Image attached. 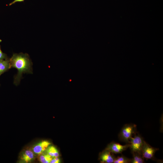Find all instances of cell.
<instances>
[{
  "instance_id": "1",
  "label": "cell",
  "mask_w": 163,
  "mask_h": 163,
  "mask_svg": "<svg viewBox=\"0 0 163 163\" xmlns=\"http://www.w3.org/2000/svg\"><path fill=\"white\" fill-rule=\"evenodd\" d=\"M9 60L11 68H15L18 70L14 77V84L15 85L19 84L23 73H32V63L27 54L14 53Z\"/></svg>"
},
{
  "instance_id": "2",
  "label": "cell",
  "mask_w": 163,
  "mask_h": 163,
  "mask_svg": "<svg viewBox=\"0 0 163 163\" xmlns=\"http://www.w3.org/2000/svg\"><path fill=\"white\" fill-rule=\"evenodd\" d=\"M136 132V125L133 123L127 124L122 128L119 134L118 138L120 141L129 144L130 138Z\"/></svg>"
},
{
  "instance_id": "3",
  "label": "cell",
  "mask_w": 163,
  "mask_h": 163,
  "mask_svg": "<svg viewBox=\"0 0 163 163\" xmlns=\"http://www.w3.org/2000/svg\"><path fill=\"white\" fill-rule=\"evenodd\" d=\"M129 140L130 142L129 148L131 153L137 152L142 155V150L145 142L143 138L139 134L136 135V133L134 135V137H131Z\"/></svg>"
},
{
  "instance_id": "4",
  "label": "cell",
  "mask_w": 163,
  "mask_h": 163,
  "mask_svg": "<svg viewBox=\"0 0 163 163\" xmlns=\"http://www.w3.org/2000/svg\"><path fill=\"white\" fill-rule=\"evenodd\" d=\"M159 149L152 147L145 141L142 150V155L146 160L154 159V155Z\"/></svg>"
},
{
  "instance_id": "5",
  "label": "cell",
  "mask_w": 163,
  "mask_h": 163,
  "mask_svg": "<svg viewBox=\"0 0 163 163\" xmlns=\"http://www.w3.org/2000/svg\"><path fill=\"white\" fill-rule=\"evenodd\" d=\"M130 146V144H127L125 145H121L119 143L112 142L107 146L106 149L111 152L114 154L121 153Z\"/></svg>"
},
{
  "instance_id": "6",
  "label": "cell",
  "mask_w": 163,
  "mask_h": 163,
  "mask_svg": "<svg viewBox=\"0 0 163 163\" xmlns=\"http://www.w3.org/2000/svg\"><path fill=\"white\" fill-rule=\"evenodd\" d=\"M50 144V143L47 141H43L34 147L33 149V152L36 154H41L46 150Z\"/></svg>"
},
{
  "instance_id": "7",
  "label": "cell",
  "mask_w": 163,
  "mask_h": 163,
  "mask_svg": "<svg viewBox=\"0 0 163 163\" xmlns=\"http://www.w3.org/2000/svg\"><path fill=\"white\" fill-rule=\"evenodd\" d=\"M111 152L106 149L100 155L99 158L101 163H113L115 158V156L112 155Z\"/></svg>"
},
{
  "instance_id": "8",
  "label": "cell",
  "mask_w": 163,
  "mask_h": 163,
  "mask_svg": "<svg viewBox=\"0 0 163 163\" xmlns=\"http://www.w3.org/2000/svg\"><path fill=\"white\" fill-rule=\"evenodd\" d=\"M10 68L9 59L0 60V75Z\"/></svg>"
},
{
  "instance_id": "9",
  "label": "cell",
  "mask_w": 163,
  "mask_h": 163,
  "mask_svg": "<svg viewBox=\"0 0 163 163\" xmlns=\"http://www.w3.org/2000/svg\"><path fill=\"white\" fill-rule=\"evenodd\" d=\"M34 157V152L30 150H27L23 153L21 158L24 161L28 163L32 161Z\"/></svg>"
},
{
  "instance_id": "10",
  "label": "cell",
  "mask_w": 163,
  "mask_h": 163,
  "mask_svg": "<svg viewBox=\"0 0 163 163\" xmlns=\"http://www.w3.org/2000/svg\"><path fill=\"white\" fill-rule=\"evenodd\" d=\"M133 158L131 159V163H145L144 158L140 154L135 152L132 153Z\"/></svg>"
},
{
  "instance_id": "11",
  "label": "cell",
  "mask_w": 163,
  "mask_h": 163,
  "mask_svg": "<svg viewBox=\"0 0 163 163\" xmlns=\"http://www.w3.org/2000/svg\"><path fill=\"white\" fill-rule=\"evenodd\" d=\"M46 150L47 154L52 158L59 156V154L58 150L53 146L49 145Z\"/></svg>"
},
{
  "instance_id": "12",
  "label": "cell",
  "mask_w": 163,
  "mask_h": 163,
  "mask_svg": "<svg viewBox=\"0 0 163 163\" xmlns=\"http://www.w3.org/2000/svg\"><path fill=\"white\" fill-rule=\"evenodd\" d=\"M131 159L122 155L120 156H118L117 158H115L113 163H130Z\"/></svg>"
},
{
  "instance_id": "13",
  "label": "cell",
  "mask_w": 163,
  "mask_h": 163,
  "mask_svg": "<svg viewBox=\"0 0 163 163\" xmlns=\"http://www.w3.org/2000/svg\"><path fill=\"white\" fill-rule=\"evenodd\" d=\"M52 158L47 154H43L41 155L40 157L39 160L41 163H50Z\"/></svg>"
},
{
  "instance_id": "14",
  "label": "cell",
  "mask_w": 163,
  "mask_h": 163,
  "mask_svg": "<svg viewBox=\"0 0 163 163\" xmlns=\"http://www.w3.org/2000/svg\"><path fill=\"white\" fill-rule=\"evenodd\" d=\"M8 58L7 55L2 51L0 46V60L5 59Z\"/></svg>"
},
{
  "instance_id": "15",
  "label": "cell",
  "mask_w": 163,
  "mask_h": 163,
  "mask_svg": "<svg viewBox=\"0 0 163 163\" xmlns=\"http://www.w3.org/2000/svg\"><path fill=\"white\" fill-rule=\"evenodd\" d=\"M60 162V160L58 157H55L53 158L50 163H59Z\"/></svg>"
},
{
  "instance_id": "16",
  "label": "cell",
  "mask_w": 163,
  "mask_h": 163,
  "mask_svg": "<svg viewBox=\"0 0 163 163\" xmlns=\"http://www.w3.org/2000/svg\"><path fill=\"white\" fill-rule=\"evenodd\" d=\"M24 0H14L13 1H12L9 4V5L10 6L12 5L13 4H14L16 2H24Z\"/></svg>"
}]
</instances>
